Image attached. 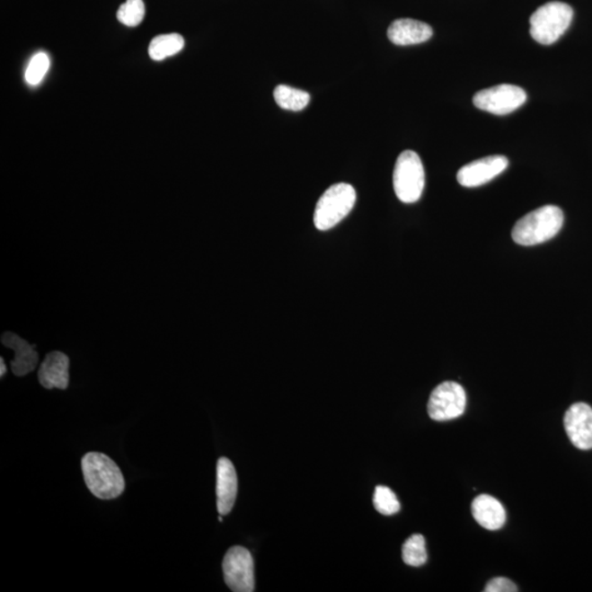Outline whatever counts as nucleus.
I'll list each match as a JSON object with an SVG mask.
<instances>
[{
	"label": "nucleus",
	"instance_id": "obj_1",
	"mask_svg": "<svg viewBox=\"0 0 592 592\" xmlns=\"http://www.w3.org/2000/svg\"><path fill=\"white\" fill-rule=\"evenodd\" d=\"M84 482L93 496L102 500L118 499L126 489V481L119 466L106 455L91 452L83 456Z\"/></svg>",
	"mask_w": 592,
	"mask_h": 592
},
{
	"label": "nucleus",
	"instance_id": "obj_2",
	"mask_svg": "<svg viewBox=\"0 0 592 592\" xmlns=\"http://www.w3.org/2000/svg\"><path fill=\"white\" fill-rule=\"evenodd\" d=\"M563 224L564 213L559 207H541L516 223L512 240L521 246L539 245L554 238Z\"/></svg>",
	"mask_w": 592,
	"mask_h": 592
},
{
	"label": "nucleus",
	"instance_id": "obj_3",
	"mask_svg": "<svg viewBox=\"0 0 592 592\" xmlns=\"http://www.w3.org/2000/svg\"><path fill=\"white\" fill-rule=\"evenodd\" d=\"M574 10L565 3L551 2L543 4L530 18L531 37L537 43L551 46L570 27Z\"/></svg>",
	"mask_w": 592,
	"mask_h": 592
},
{
	"label": "nucleus",
	"instance_id": "obj_4",
	"mask_svg": "<svg viewBox=\"0 0 592 592\" xmlns=\"http://www.w3.org/2000/svg\"><path fill=\"white\" fill-rule=\"evenodd\" d=\"M357 193L349 183H336L328 188L316 204L314 224L325 232L340 224L355 207Z\"/></svg>",
	"mask_w": 592,
	"mask_h": 592
},
{
	"label": "nucleus",
	"instance_id": "obj_5",
	"mask_svg": "<svg viewBox=\"0 0 592 592\" xmlns=\"http://www.w3.org/2000/svg\"><path fill=\"white\" fill-rule=\"evenodd\" d=\"M425 169L418 154L405 151L398 156L393 186L396 196L402 202L415 203L421 198L425 189Z\"/></svg>",
	"mask_w": 592,
	"mask_h": 592
},
{
	"label": "nucleus",
	"instance_id": "obj_6",
	"mask_svg": "<svg viewBox=\"0 0 592 592\" xmlns=\"http://www.w3.org/2000/svg\"><path fill=\"white\" fill-rule=\"evenodd\" d=\"M526 93L515 84H502L499 86L484 89L473 98L475 107L482 111L506 116L524 106Z\"/></svg>",
	"mask_w": 592,
	"mask_h": 592
},
{
	"label": "nucleus",
	"instance_id": "obj_7",
	"mask_svg": "<svg viewBox=\"0 0 592 592\" xmlns=\"http://www.w3.org/2000/svg\"><path fill=\"white\" fill-rule=\"evenodd\" d=\"M466 394L455 382H444L432 391L428 402V414L436 421L456 420L464 414Z\"/></svg>",
	"mask_w": 592,
	"mask_h": 592
},
{
	"label": "nucleus",
	"instance_id": "obj_8",
	"mask_svg": "<svg viewBox=\"0 0 592 592\" xmlns=\"http://www.w3.org/2000/svg\"><path fill=\"white\" fill-rule=\"evenodd\" d=\"M223 574L225 583L234 592L255 590V574L251 552L243 546H233L223 560Z\"/></svg>",
	"mask_w": 592,
	"mask_h": 592
},
{
	"label": "nucleus",
	"instance_id": "obj_9",
	"mask_svg": "<svg viewBox=\"0 0 592 592\" xmlns=\"http://www.w3.org/2000/svg\"><path fill=\"white\" fill-rule=\"evenodd\" d=\"M508 165V158L501 155L477 159L460 169L457 181L465 188L480 187L499 176Z\"/></svg>",
	"mask_w": 592,
	"mask_h": 592
},
{
	"label": "nucleus",
	"instance_id": "obj_10",
	"mask_svg": "<svg viewBox=\"0 0 592 592\" xmlns=\"http://www.w3.org/2000/svg\"><path fill=\"white\" fill-rule=\"evenodd\" d=\"M564 426L571 444L579 450L592 449V408L586 402H576L566 411Z\"/></svg>",
	"mask_w": 592,
	"mask_h": 592
},
{
	"label": "nucleus",
	"instance_id": "obj_11",
	"mask_svg": "<svg viewBox=\"0 0 592 592\" xmlns=\"http://www.w3.org/2000/svg\"><path fill=\"white\" fill-rule=\"evenodd\" d=\"M238 480L235 467L227 457H221L216 466L217 511L222 516L230 514L235 505Z\"/></svg>",
	"mask_w": 592,
	"mask_h": 592
},
{
	"label": "nucleus",
	"instance_id": "obj_12",
	"mask_svg": "<svg viewBox=\"0 0 592 592\" xmlns=\"http://www.w3.org/2000/svg\"><path fill=\"white\" fill-rule=\"evenodd\" d=\"M38 376L44 389L66 390L69 384V358L61 351L48 353L40 366Z\"/></svg>",
	"mask_w": 592,
	"mask_h": 592
},
{
	"label": "nucleus",
	"instance_id": "obj_13",
	"mask_svg": "<svg viewBox=\"0 0 592 592\" xmlns=\"http://www.w3.org/2000/svg\"><path fill=\"white\" fill-rule=\"evenodd\" d=\"M434 34V30L422 22L414 19H397L387 30V37L395 46H414L427 42Z\"/></svg>",
	"mask_w": 592,
	"mask_h": 592
},
{
	"label": "nucleus",
	"instance_id": "obj_14",
	"mask_svg": "<svg viewBox=\"0 0 592 592\" xmlns=\"http://www.w3.org/2000/svg\"><path fill=\"white\" fill-rule=\"evenodd\" d=\"M2 343L14 351V359L10 362L14 376H24L36 370L39 363V355L34 349L36 346L30 345L27 340L10 331L4 333Z\"/></svg>",
	"mask_w": 592,
	"mask_h": 592
},
{
	"label": "nucleus",
	"instance_id": "obj_15",
	"mask_svg": "<svg viewBox=\"0 0 592 592\" xmlns=\"http://www.w3.org/2000/svg\"><path fill=\"white\" fill-rule=\"evenodd\" d=\"M472 514L477 524L490 531L504 526L507 518L504 506L490 495H480L473 500Z\"/></svg>",
	"mask_w": 592,
	"mask_h": 592
},
{
	"label": "nucleus",
	"instance_id": "obj_16",
	"mask_svg": "<svg viewBox=\"0 0 592 592\" xmlns=\"http://www.w3.org/2000/svg\"><path fill=\"white\" fill-rule=\"evenodd\" d=\"M185 47V40L178 33L163 34L152 40L148 54L154 61L176 56Z\"/></svg>",
	"mask_w": 592,
	"mask_h": 592
},
{
	"label": "nucleus",
	"instance_id": "obj_17",
	"mask_svg": "<svg viewBox=\"0 0 592 592\" xmlns=\"http://www.w3.org/2000/svg\"><path fill=\"white\" fill-rule=\"evenodd\" d=\"M273 97L278 107L290 111H301L310 103L311 96L300 89L278 84L273 93Z\"/></svg>",
	"mask_w": 592,
	"mask_h": 592
},
{
	"label": "nucleus",
	"instance_id": "obj_18",
	"mask_svg": "<svg viewBox=\"0 0 592 592\" xmlns=\"http://www.w3.org/2000/svg\"><path fill=\"white\" fill-rule=\"evenodd\" d=\"M402 561L412 567H420L426 564L428 554L426 540L421 535H414L405 541L402 549Z\"/></svg>",
	"mask_w": 592,
	"mask_h": 592
},
{
	"label": "nucleus",
	"instance_id": "obj_19",
	"mask_svg": "<svg viewBox=\"0 0 592 592\" xmlns=\"http://www.w3.org/2000/svg\"><path fill=\"white\" fill-rule=\"evenodd\" d=\"M373 505L383 516H393L401 510V504L394 491L386 486L376 487L373 495Z\"/></svg>",
	"mask_w": 592,
	"mask_h": 592
},
{
	"label": "nucleus",
	"instance_id": "obj_20",
	"mask_svg": "<svg viewBox=\"0 0 592 592\" xmlns=\"http://www.w3.org/2000/svg\"><path fill=\"white\" fill-rule=\"evenodd\" d=\"M146 17V4L143 0H127L118 10L119 22L128 27H137Z\"/></svg>",
	"mask_w": 592,
	"mask_h": 592
},
{
	"label": "nucleus",
	"instance_id": "obj_21",
	"mask_svg": "<svg viewBox=\"0 0 592 592\" xmlns=\"http://www.w3.org/2000/svg\"><path fill=\"white\" fill-rule=\"evenodd\" d=\"M49 68V57L46 53H38L34 56L30 61L27 67L26 81L31 86H36V84L41 83L43 78L46 77V75Z\"/></svg>",
	"mask_w": 592,
	"mask_h": 592
},
{
	"label": "nucleus",
	"instance_id": "obj_22",
	"mask_svg": "<svg viewBox=\"0 0 592 592\" xmlns=\"http://www.w3.org/2000/svg\"><path fill=\"white\" fill-rule=\"evenodd\" d=\"M485 592H516L518 591L517 586L512 583L508 579H504V577H499V579H494L487 584Z\"/></svg>",
	"mask_w": 592,
	"mask_h": 592
},
{
	"label": "nucleus",
	"instance_id": "obj_23",
	"mask_svg": "<svg viewBox=\"0 0 592 592\" xmlns=\"http://www.w3.org/2000/svg\"><path fill=\"white\" fill-rule=\"evenodd\" d=\"M7 367L4 365V358H0V377H4L6 375Z\"/></svg>",
	"mask_w": 592,
	"mask_h": 592
}]
</instances>
